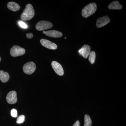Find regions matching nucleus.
Returning <instances> with one entry per match:
<instances>
[{"label":"nucleus","instance_id":"12","mask_svg":"<svg viewBox=\"0 0 126 126\" xmlns=\"http://www.w3.org/2000/svg\"><path fill=\"white\" fill-rule=\"evenodd\" d=\"M7 7L9 10L13 11H17L20 9V6L18 4L12 1L8 2Z\"/></svg>","mask_w":126,"mask_h":126},{"label":"nucleus","instance_id":"16","mask_svg":"<svg viewBox=\"0 0 126 126\" xmlns=\"http://www.w3.org/2000/svg\"><path fill=\"white\" fill-rule=\"evenodd\" d=\"M89 60L90 61V63L92 64L94 63L96 59V53L94 51H92L90 52L89 55Z\"/></svg>","mask_w":126,"mask_h":126},{"label":"nucleus","instance_id":"6","mask_svg":"<svg viewBox=\"0 0 126 126\" xmlns=\"http://www.w3.org/2000/svg\"><path fill=\"white\" fill-rule=\"evenodd\" d=\"M51 65L55 73L59 76H63L64 74V70L63 67L60 64L55 61H53L51 63Z\"/></svg>","mask_w":126,"mask_h":126},{"label":"nucleus","instance_id":"17","mask_svg":"<svg viewBox=\"0 0 126 126\" xmlns=\"http://www.w3.org/2000/svg\"><path fill=\"white\" fill-rule=\"evenodd\" d=\"M25 116L24 115H21L19 116L16 119V122L17 124H21L24 122Z\"/></svg>","mask_w":126,"mask_h":126},{"label":"nucleus","instance_id":"10","mask_svg":"<svg viewBox=\"0 0 126 126\" xmlns=\"http://www.w3.org/2000/svg\"><path fill=\"white\" fill-rule=\"evenodd\" d=\"M110 22V18L108 16H105L98 18L96 21V26L98 28H101L105 26Z\"/></svg>","mask_w":126,"mask_h":126},{"label":"nucleus","instance_id":"8","mask_svg":"<svg viewBox=\"0 0 126 126\" xmlns=\"http://www.w3.org/2000/svg\"><path fill=\"white\" fill-rule=\"evenodd\" d=\"M79 53L84 58H87L91 52V48L89 46L85 45L79 50Z\"/></svg>","mask_w":126,"mask_h":126},{"label":"nucleus","instance_id":"11","mask_svg":"<svg viewBox=\"0 0 126 126\" xmlns=\"http://www.w3.org/2000/svg\"><path fill=\"white\" fill-rule=\"evenodd\" d=\"M43 33L45 34L46 36L52 38H60L63 36V34L60 32L55 30H49L43 31Z\"/></svg>","mask_w":126,"mask_h":126},{"label":"nucleus","instance_id":"18","mask_svg":"<svg viewBox=\"0 0 126 126\" xmlns=\"http://www.w3.org/2000/svg\"><path fill=\"white\" fill-rule=\"evenodd\" d=\"M11 116L13 117H17L18 116V113H17V110L15 109H13L11 110Z\"/></svg>","mask_w":126,"mask_h":126},{"label":"nucleus","instance_id":"7","mask_svg":"<svg viewBox=\"0 0 126 126\" xmlns=\"http://www.w3.org/2000/svg\"><path fill=\"white\" fill-rule=\"evenodd\" d=\"M17 94L15 91H11L7 94L6 97V101L9 104H14L17 101Z\"/></svg>","mask_w":126,"mask_h":126},{"label":"nucleus","instance_id":"15","mask_svg":"<svg viewBox=\"0 0 126 126\" xmlns=\"http://www.w3.org/2000/svg\"><path fill=\"white\" fill-rule=\"evenodd\" d=\"M92 121L90 116L88 115H86L84 116V126H92Z\"/></svg>","mask_w":126,"mask_h":126},{"label":"nucleus","instance_id":"20","mask_svg":"<svg viewBox=\"0 0 126 126\" xmlns=\"http://www.w3.org/2000/svg\"><path fill=\"white\" fill-rule=\"evenodd\" d=\"M33 34L32 33H27L26 34V37L28 39H32L33 37Z\"/></svg>","mask_w":126,"mask_h":126},{"label":"nucleus","instance_id":"3","mask_svg":"<svg viewBox=\"0 0 126 126\" xmlns=\"http://www.w3.org/2000/svg\"><path fill=\"white\" fill-rule=\"evenodd\" d=\"M25 50L18 46H14L10 50L11 55L13 57L21 56L25 54Z\"/></svg>","mask_w":126,"mask_h":126},{"label":"nucleus","instance_id":"2","mask_svg":"<svg viewBox=\"0 0 126 126\" xmlns=\"http://www.w3.org/2000/svg\"><path fill=\"white\" fill-rule=\"evenodd\" d=\"M97 9L96 3L93 2L90 3L83 9L82 11V16L85 18H87L94 14Z\"/></svg>","mask_w":126,"mask_h":126},{"label":"nucleus","instance_id":"21","mask_svg":"<svg viewBox=\"0 0 126 126\" xmlns=\"http://www.w3.org/2000/svg\"><path fill=\"white\" fill-rule=\"evenodd\" d=\"M73 126H80V122H79V121H77L76 122L73 124Z\"/></svg>","mask_w":126,"mask_h":126},{"label":"nucleus","instance_id":"9","mask_svg":"<svg viewBox=\"0 0 126 126\" xmlns=\"http://www.w3.org/2000/svg\"><path fill=\"white\" fill-rule=\"evenodd\" d=\"M40 42L44 47L49 49L55 50L58 47L57 45L55 43L45 39H41L40 40Z\"/></svg>","mask_w":126,"mask_h":126},{"label":"nucleus","instance_id":"13","mask_svg":"<svg viewBox=\"0 0 126 126\" xmlns=\"http://www.w3.org/2000/svg\"><path fill=\"white\" fill-rule=\"evenodd\" d=\"M122 8V6L120 4L118 1H113L108 6V8L110 10H120Z\"/></svg>","mask_w":126,"mask_h":126},{"label":"nucleus","instance_id":"1","mask_svg":"<svg viewBox=\"0 0 126 126\" xmlns=\"http://www.w3.org/2000/svg\"><path fill=\"white\" fill-rule=\"evenodd\" d=\"M34 14V10L33 6L31 4H28L21 15V19L23 21L30 20L33 17Z\"/></svg>","mask_w":126,"mask_h":126},{"label":"nucleus","instance_id":"19","mask_svg":"<svg viewBox=\"0 0 126 126\" xmlns=\"http://www.w3.org/2000/svg\"><path fill=\"white\" fill-rule=\"evenodd\" d=\"M18 24L22 28H24V29H26L27 27V25L23 22V21H20L18 22Z\"/></svg>","mask_w":126,"mask_h":126},{"label":"nucleus","instance_id":"5","mask_svg":"<svg viewBox=\"0 0 126 126\" xmlns=\"http://www.w3.org/2000/svg\"><path fill=\"white\" fill-rule=\"evenodd\" d=\"M36 66L33 62H30L25 64L23 67V70L25 73L28 75L32 74L35 71Z\"/></svg>","mask_w":126,"mask_h":126},{"label":"nucleus","instance_id":"4","mask_svg":"<svg viewBox=\"0 0 126 126\" xmlns=\"http://www.w3.org/2000/svg\"><path fill=\"white\" fill-rule=\"evenodd\" d=\"M53 24L52 23L46 21H41L37 23L35 26L36 30L41 31L49 29L52 28Z\"/></svg>","mask_w":126,"mask_h":126},{"label":"nucleus","instance_id":"14","mask_svg":"<svg viewBox=\"0 0 126 126\" xmlns=\"http://www.w3.org/2000/svg\"><path fill=\"white\" fill-rule=\"evenodd\" d=\"M10 75L7 72L0 70V80L2 82L5 83L9 81Z\"/></svg>","mask_w":126,"mask_h":126},{"label":"nucleus","instance_id":"22","mask_svg":"<svg viewBox=\"0 0 126 126\" xmlns=\"http://www.w3.org/2000/svg\"><path fill=\"white\" fill-rule=\"evenodd\" d=\"M1 60V59L0 57V62Z\"/></svg>","mask_w":126,"mask_h":126}]
</instances>
